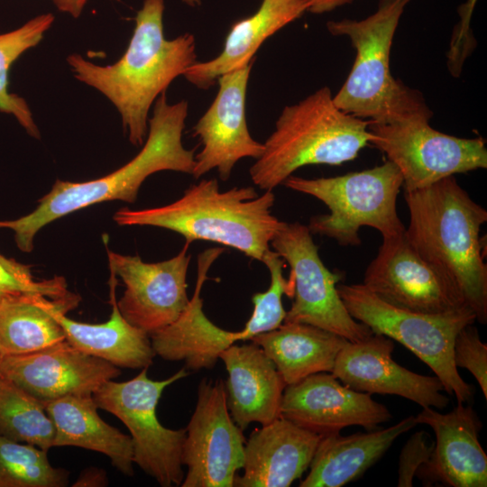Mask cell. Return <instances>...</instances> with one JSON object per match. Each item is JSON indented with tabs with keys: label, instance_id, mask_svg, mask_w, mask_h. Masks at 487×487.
Instances as JSON below:
<instances>
[{
	"label": "cell",
	"instance_id": "d590c367",
	"mask_svg": "<svg viewBox=\"0 0 487 487\" xmlns=\"http://www.w3.org/2000/svg\"><path fill=\"white\" fill-rule=\"evenodd\" d=\"M476 0H468L459 7L461 21L453 33L450 50L447 52L448 69L454 77H458L465 58L474 48L472 33L469 32V23Z\"/></svg>",
	"mask_w": 487,
	"mask_h": 487
},
{
	"label": "cell",
	"instance_id": "8d00e7d4",
	"mask_svg": "<svg viewBox=\"0 0 487 487\" xmlns=\"http://www.w3.org/2000/svg\"><path fill=\"white\" fill-rule=\"evenodd\" d=\"M106 484L107 477L103 470L89 468L82 472L73 486H104Z\"/></svg>",
	"mask_w": 487,
	"mask_h": 487
},
{
	"label": "cell",
	"instance_id": "9c48e42d",
	"mask_svg": "<svg viewBox=\"0 0 487 487\" xmlns=\"http://www.w3.org/2000/svg\"><path fill=\"white\" fill-rule=\"evenodd\" d=\"M143 368L134 378L122 382L110 380L93 398L98 408L120 419L131 433L133 461L161 486L181 485L182 447L186 429L162 426L156 415L159 400L169 385L188 375L184 367L170 377L153 381Z\"/></svg>",
	"mask_w": 487,
	"mask_h": 487
},
{
	"label": "cell",
	"instance_id": "cb8c5ba5",
	"mask_svg": "<svg viewBox=\"0 0 487 487\" xmlns=\"http://www.w3.org/2000/svg\"><path fill=\"white\" fill-rule=\"evenodd\" d=\"M417 425L415 417L389 427L367 433L321 436L309 473L300 487H341L363 476L402 434Z\"/></svg>",
	"mask_w": 487,
	"mask_h": 487
},
{
	"label": "cell",
	"instance_id": "8fae6325",
	"mask_svg": "<svg viewBox=\"0 0 487 487\" xmlns=\"http://www.w3.org/2000/svg\"><path fill=\"white\" fill-rule=\"evenodd\" d=\"M270 245L290 267L294 300L283 323H304L356 342L372 332L355 320L337 290L342 274L322 262L308 225L283 222Z\"/></svg>",
	"mask_w": 487,
	"mask_h": 487
},
{
	"label": "cell",
	"instance_id": "836d02e7",
	"mask_svg": "<svg viewBox=\"0 0 487 487\" xmlns=\"http://www.w3.org/2000/svg\"><path fill=\"white\" fill-rule=\"evenodd\" d=\"M473 324L463 327L453 345L455 366L468 370L477 381L484 398H487V344L479 336Z\"/></svg>",
	"mask_w": 487,
	"mask_h": 487
},
{
	"label": "cell",
	"instance_id": "f1b7e54d",
	"mask_svg": "<svg viewBox=\"0 0 487 487\" xmlns=\"http://www.w3.org/2000/svg\"><path fill=\"white\" fill-rule=\"evenodd\" d=\"M54 435L45 403L0 374V436L48 451Z\"/></svg>",
	"mask_w": 487,
	"mask_h": 487
},
{
	"label": "cell",
	"instance_id": "4dcf8cb0",
	"mask_svg": "<svg viewBox=\"0 0 487 487\" xmlns=\"http://www.w3.org/2000/svg\"><path fill=\"white\" fill-rule=\"evenodd\" d=\"M47 450L0 436V487H64L69 473L53 467Z\"/></svg>",
	"mask_w": 487,
	"mask_h": 487
},
{
	"label": "cell",
	"instance_id": "7402d4cb",
	"mask_svg": "<svg viewBox=\"0 0 487 487\" xmlns=\"http://www.w3.org/2000/svg\"><path fill=\"white\" fill-rule=\"evenodd\" d=\"M219 359L227 372L225 381L227 407L243 431L252 422L264 426L280 417L282 394L287 385L258 345L234 344L220 354Z\"/></svg>",
	"mask_w": 487,
	"mask_h": 487
},
{
	"label": "cell",
	"instance_id": "ab89813d",
	"mask_svg": "<svg viewBox=\"0 0 487 487\" xmlns=\"http://www.w3.org/2000/svg\"><path fill=\"white\" fill-rule=\"evenodd\" d=\"M185 5L196 7L201 5V0H181Z\"/></svg>",
	"mask_w": 487,
	"mask_h": 487
},
{
	"label": "cell",
	"instance_id": "83f0119b",
	"mask_svg": "<svg viewBox=\"0 0 487 487\" xmlns=\"http://www.w3.org/2000/svg\"><path fill=\"white\" fill-rule=\"evenodd\" d=\"M251 341L264 351L289 385L317 372H332L348 340L312 325L282 323Z\"/></svg>",
	"mask_w": 487,
	"mask_h": 487
},
{
	"label": "cell",
	"instance_id": "d6a6232c",
	"mask_svg": "<svg viewBox=\"0 0 487 487\" xmlns=\"http://www.w3.org/2000/svg\"><path fill=\"white\" fill-rule=\"evenodd\" d=\"M69 291L63 277L55 276L49 280H37L30 265L0 253V302L6 297L18 293H40L55 299Z\"/></svg>",
	"mask_w": 487,
	"mask_h": 487
},
{
	"label": "cell",
	"instance_id": "1f68e13d",
	"mask_svg": "<svg viewBox=\"0 0 487 487\" xmlns=\"http://www.w3.org/2000/svg\"><path fill=\"white\" fill-rule=\"evenodd\" d=\"M262 262L270 271L271 283L264 292H257L252 297L253 310L241 330L244 341L281 326L287 313L282 305V296L293 297V280L289 276L288 279L284 277L285 261L279 253L270 248Z\"/></svg>",
	"mask_w": 487,
	"mask_h": 487
},
{
	"label": "cell",
	"instance_id": "30bf717a",
	"mask_svg": "<svg viewBox=\"0 0 487 487\" xmlns=\"http://www.w3.org/2000/svg\"><path fill=\"white\" fill-rule=\"evenodd\" d=\"M429 117L414 116L369 124L372 144L400 170L404 191L426 188L438 180L487 168L485 140L460 138L436 131Z\"/></svg>",
	"mask_w": 487,
	"mask_h": 487
},
{
	"label": "cell",
	"instance_id": "d6986e66",
	"mask_svg": "<svg viewBox=\"0 0 487 487\" xmlns=\"http://www.w3.org/2000/svg\"><path fill=\"white\" fill-rule=\"evenodd\" d=\"M415 418L436 436L432 454L415 477L427 486H487V455L478 437L482 424L471 405L458 402L447 413L423 407Z\"/></svg>",
	"mask_w": 487,
	"mask_h": 487
},
{
	"label": "cell",
	"instance_id": "b9f144b4",
	"mask_svg": "<svg viewBox=\"0 0 487 487\" xmlns=\"http://www.w3.org/2000/svg\"><path fill=\"white\" fill-rule=\"evenodd\" d=\"M0 359H1V356H0ZM1 374V373H0Z\"/></svg>",
	"mask_w": 487,
	"mask_h": 487
},
{
	"label": "cell",
	"instance_id": "484cf974",
	"mask_svg": "<svg viewBox=\"0 0 487 487\" xmlns=\"http://www.w3.org/2000/svg\"><path fill=\"white\" fill-rule=\"evenodd\" d=\"M93 395L66 396L45 403L53 422V447L77 446L102 453L127 476H133L131 436L106 423L97 413Z\"/></svg>",
	"mask_w": 487,
	"mask_h": 487
},
{
	"label": "cell",
	"instance_id": "9a60e30c",
	"mask_svg": "<svg viewBox=\"0 0 487 487\" xmlns=\"http://www.w3.org/2000/svg\"><path fill=\"white\" fill-rule=\"evenodd\" d=\"M253 61L217 78V94L193 126L202 150L195 155L191 175L198 179L212 170L229 179L234 165L244 158L257 159L263 143L254 140L246 121V92Z\"/></svg>",
	"mask_w": 487,
	"mask_h": 487
},
{
	"label": "cell",
	"instance_id": "ba28073f",
	"mask_svg": "<svg viewBox=\"0 0 487 487\" xmlns=\"http://www.w3.org/2000/svg\"><path fill=\"white\" fill-rule=\"evenodd\" d=\"M338 293L350 315L374 334L398 341L426 363L444 391L457 402H470L474 389L458 372L453 359L457 333L474 324L469 307L438 314L415 312L385 302L362 284H339Z\"/></svg>",
	"mask_w": 487,
	"mask_h": 487
},
{
	"label": "cell",
	"instance_id": "52a82bcc",
	"mask_svg": "<svg viewBox=\"0 0 487 487\" xmlns=\"http://www.w3.org/2000/svg\"><path fill=\"white\" fill-rule=\"evenodd\" d=\"M402 183L400 170L388 161L335 177L306 179L291 175L282 184L316 198L328 207V214L309 219L308 227L312 234L334 239L343 246H358L362 244V226L376 229L382 238L405 232L397 212Z\"/></svg>",
	"mask_w": 487,
	"mask_h": 487
},
{
	"label": "cell",
	"instance_id": "277c9868",
	"mask_svg": "<svg viewBox=\"0 0 487 487\" xmlns=\"http://www.w3.org/2000/svg\"><path fill=\"white\" fill-rule=\"evenodd\" d=\"M272 190L258 196L253 186L220 191L216 179L190 185L176 201L159 207L121 208L113 216L119 225H149L173 231L186 244L209 241L234 248L262 262L283 225L271 213Z\"/></svg>",
	"mask_w": 487,
	"mask_h": 487
},
{
	"label": "cell",
	"instance_id": "f546056e",
	"mask_svg": "<svg viewBox=\"0 0 487 487\" xmlns=\"http://www.w3.org/2000/svg\"><path fill=\"white\" fill-rule=\"evenodd\" d=\"M53 22L52 14H43L14 31L0 34V112L14 115L25 131L36 139L41 134L32 111L24 98L9 92L8 74L20 56L41 42Z\"/></svg>",
	"mask_w": 487,
	"mask_h": 487
},
{
	"label": "cell",
	"instance_id": "60d3db41",
	"mask_svg": "<svg viewBox=\"0 0 487 487\" xmlns=\"http://www.w3.org/2000/svg\"><path fill=\"white\" fill-rule=\"evenodd\" d=\"M306 1H308V2L309 0H306Z\"/></svg>",
	"mask_w": 487,
	"mask_h": 487
},
{
	"label": "cell",
	"instance_id": "d4e9b609",
	"mask_svg": "<svg viewBox=\"0 0 487 487\" xmlns=\"http://www.w3.org/2000/svg\"><path fill=\"white\" fill-rule=\"evenodd\" d=\"M81 298L69 291L59 298L18 293L0 302V356L36 352L66 340L57 319L76 308Z\"/></svg>",
	"mask_w": 487,
	"mask_h": 487
},
{
	"label": "cell",
	"instance_id": "7a4b0ae2",
	"mask_svg": "<svg viewBox=\"0 0 487 487\" xmlns=\"http://www.w3.org/2000/svg\"><path fill=\"white\" fill-rule=\"evenodd\" d=\"M188 113V101L170 104L166 93L161 94L149 118L144 145L129 162L96 179L83 182L57 179L32 213L15 220L0 221V228L13 230L17 247L30 253L36 234L58 218L101 202L134 203L143 181L159 171L191 174L196 150L186 149L182 143Z\"/></svg>",
	"mask_w": 487,
	"mask_h": 487
},
{
	"label": "cell",
	"instance_id": "8992f818",
	"mask_svg": "<svg viewBox=\"0 0 487 487\" xmlns=\"http://www.w3.org/2000/svg\"><path fill=\"white\" fill-rule=\"evenodd\" d=\"M410 1L379 0L377 10L364 19L326 23L332 35L348 37L356 51L347 78L333 96L342 111L374 123L433 116L422 94L395 78L391 71L393 38Z\"/></svg>",
	"mask_w": 487,
	"mask_h": 487
},
{
	"label": "cell",
	"instance_id": "4fadbf2b",
	"mask_svg": "<svg viewBox=\"0 0 487 487\" xmlns=\"http://www.w3.org/2000/svg\"><path fill=\"white\" fill-rule=\"evenodd\" d=\"M363 284L385 302L415 312L438 314L468 307L456 284L416 251L405 232L382 238Z\"/></svg>",
	"mask_w": 487,
	"mask_h": 487
},
{
	"label": "cell",
	"instance_id": "ffe728a7",
	"mask_svg": "<svg viewBox=\"0 0 487 487\" xmlns=\"http://www.w3.org/2000/svg\"><path fill=\"white\" fill-rule=\"evenodd\" d=\"M225 248H208L198 256L195 291L188 304L171 324L150 334L156 355L167 361H183L193 371L212 369L220 354L238 341L241 331H227L215 325L204 313L201 290L208 271Z\"/></svg>",
	"mask_w": 487,
	"mask_h": 487
},
{
	"label": "cell",
	"instance_id": "44dd1931",
	"mask_svg": "<svg viewBox=\"0 0 487 487\" xmlns=\"http://www.w3.org/2000/svg\"><path fill=\"white\" fill-rule=\"evenodd\" d=\"M321 436L280 417L245 441L236 487H289L308 469Z\"/></svg>",
	"mask_w": 487,
	"mask_h": 487
},
{
	"label": "cell",
	"instance_id": "2e32d148",
	"mask_svg": "<svg viewBox=\"0 0 487 487\" xmlns=\"http://www.w3.org/2000/svg\"><path fill=\"white\" fill-rule=\"evenodd\" d=\"M0 373L47 403L66 396L93 395L121 372L64 340L36 352L1 357Z\"/></svg>",
	"mask_w": 487,
	"mask_h": 487
},
{
	"label": "cell",
	"instance_id": "5bb4252c",
	"mask_svg": "<svg viewBox=\"0 0 487 487\" xmlns=\"http://www.w3.org/2000/svg\"><path fill=\"white\" fill-rule=\"evenodd\" d=\"M189 244L174 257L160 262H145L139 256L107 250L110 272L125 286L117 301L123 317L149 335L175 321L189 302L187 274Z\"/></svg>",
	"mask_w": 487,
	"mask_h": 487
},
{
	"label": "cell",
	"instance_id": "4316f807",
	"mask_svg": "<svg viewBox=\"0 0 487 487\" xmlns=\"http://www.w3.org/2000/svg\"><path fill=\"white\" fill-rule=\"evenodd\" d=\"M109 319L100 324L75 321L65 313L57 319L63 328L66 340L76 348L110 363L130 369L149 368L155 354L150 335L130 324L117 307L115 287L116 276L111 272L109 279Z\"/></svg>",
	"mask_w": 487,
	"mask_h": 487
},
{
	"label": "cell",
	"instance_id": "6da1fadb",
	"mask_svg": "<svg viewBox=\"0 0 487 487\" xmlns=\"http://www.w3.org/2000/svg\"><path fill=\"white\" fill-rule=\"evenodd\" d=\"M164 8V0H143L128 47L116 62L101 66L78 53L67 58L73 76L115 106L130 142L135 146L142 145L147 137L152 104L197 62L192 33L166 39Z\"/></svg>",
	"mask_w": 487,
	"mask_h": 487
},
{
	"label": "cell",
	"instance_id": "7c38bea8",
	"mask_svg": "<svg viewBox=\"0 0 487 487\" xmlns=\"http://www.w3.org/2000/svg\"><path fill=\"white\" fill-rule=\"evenodd\" d=\"M182 464L188 468L182 487H233L244 466L245 438L232 418L225 381L203 379L187 426Z\"/></svg>",
	"mask_w": 487,
	"mask_h": 487
},
{
	"label": "cell",
	"instance_id": "5b68a950",
	"mask_svg": "<svg viewBox=\"0 0 487 487\" xmlns=\"http://www.w3.org/2000/svg\"><path fill=\"white\" fill-rule=\"evenodd\" d=\"M371 122L339 109L323 87L282 109L249 170L251 179L260 189L273 190L301 167L353 161L370 144Z\"/></svg>",
	"mask_w": 487,
	"mask_h": 487
},
{
	"label": "cell",
	"instance_id": "3957f363",
	"mask_svg": "<svg viewBox=\"0 0 487 487\" xmlns=\"http://www.w3.org/2000/svg\"><path fill=\"white\" fill-rule=\"evenodd\" d=\"M406 236L416 251L460 289L476 321L487 323V265L480 237L486 209L449 176L404 191Z\"/></svg>",
	"mask_w": 487,
	"mask_h": 487
},
{
	"label": "cell",
	"instance_id": "ac0fdd59",
	"mask_svg": "<svg viewBox=\"0 0 487 487\" xmlns=\"http://www.w3.org/2000/svg\"><path fill=\"white\" fill-rule=\"evenodd\" d=\"M392 339L372 333L366 338L347 343L338 353L332 374L349 388L369 394H391L423 407L445 409L449 398L436 376L413 372L391 357Z\"/></svg>",
	"mask_w": 487,
	"mask_h": 487
},
{
	"label": "cell",
	"instance_id": "603a6c76",
	"mask_svg": "<svg viewBox=\"0 0 487 487\" xmlns=\"http://www.w3.org/2000/svg\"><path fill=\"white\" fill-rule=\"evenodd\" d=\"M306 0H262L252 15L230 28L222 51L214 59L196 62L183 77L199 89H208L217 78L253 61L261 45L281 28L307 12Z\"/></svg>",
	"mask_w": 487,
	"mask_h": 487
},
{
	"label": "cell",
	"instance_id": "e575fe53",
	"mask_svg": "<svg viewBox=\"0 0 487 487\" xmlns=\"http://www.w3.org/2000/svg\"><path fill=\"white\" fill-rule=\"evenodd\" d=\"M434 442L424 430L412 434L401 449L399 459V487H411L418 468L428 461L434 449Z\"/></svg>",
	"mask_w": 487,
	"mask_h": 487
},
{
	"label": "cell",
	"instance_id": "e0dca14e",
	"mask_svg": "<svg viewBox=\"0 0 487 487\" xmlns=\"http://www.w3.org/2000/svg\"><path fill=\"white\" fill-rule=\"evenodd\" d=\"M280 417L321 436L351 426L373 430L392 418L371 394L349 388L331 372H317L287 385Z\"/></svg>",
	"mask_w": 487,
	"mask_h": 487
},
{
	"label": "cell",
	"instance_id": "74e56055",
	"mask_svg": "<svg viewBox=\"0 0 487 487\" xmlns=\"http://www.w3.org/2000/svg\"><path fill=\"white\" fill-rule=\"evenodd\" d=\"M354 0H309L307 12L320 14L331 12L337 7L352 3Z\"/></svg>",
	"mask_w": 487,
	"mask_h": 487
},
{
	"label": "cell",
	"instance_id": "f35d334b",
	"mask_svg": "<svg viewBox=\"0 0 487 487\" xmlns=\"http://www.w3.org/2000/svg\"><path fill=\"white\" fill-rule=\"evenodd\" d=\"M59 11L78 18L88 0H51ZM119 1V0H116Z\"/></svg>",
	"mask_w": 487,
	"mask_h": 487
}]
</instances>
